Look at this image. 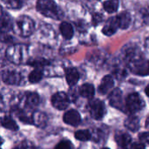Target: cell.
Returning <instances> with one entry per match:
<instances>
[{"mask_svg":"<svg viewBox=\"0 0 149 149\" xmlns=\"http://www.w3.org/2000/svg\"><path fill=\"white\" fill-rule=\"evenodd\" d=\"M37 10L44 16L53 18L60 19L62 13L55 2L50 0H40L37 3Z\"/></svg>","mask_w":149,"mask_h":149,"instance_id":"6da1fadb","label":"cell"},{"mask_svg":"<svg viewBox=\"0 0 149 149\" xmlns=\"http://www.w3.org/2000/svg\"><path fill=\"white\" fill-rule=\"evenodd\" d=\"M75 138L79 141H89L92 137L91 135V133L88 131V130H79L75 133L74 134Z\"/></svg>","mask_w":149,"mask_h":149,"instance_id":"d4e9b609","label":"cell"},{"mask_svg":"<svg viewBox=\"0 0 149 149\" xmlns=\"http://www.w3.org/2000/svg\"><path fill=\"white\" fill-rule=\"evenodd\" d=\"M103 149H109V148H103Z\"/></svg>","mask_w":149,"mask_h":149,"instance_id":"e575fe53","label":"cell"},{"mask_svg":"<svg viewBox=\"0 0 149 149\" xmlns=\"http://www.w3.org/2000/svg\"><path fill=\"white\" fill-rule=\"evenodd\" d=\"M118 28H119V25L117 23V19H116V17H114L108 19V21L106 23L102 30V32L107 36H111L116 32Z\"/></svg>","mask_w":149,"mask_h":149,"instance_id":"7c38bea8","label":"cell"},{"mask_svg":"<svg viewBox=\"0 0 149 149\" xmlns=\"http://www.w3.org/2000/svg\"><path fill=\"white\" fill-rule=\"evenodd\" d=\"M131 149H145V147L141 143H134L131 147Z\"/></svg>","mask_w":149,"mask_h":149,"instance_id":"1f68e13d","label":"cell"},{"mask_svg":"<svg viewBox=\"0 0 149 149\" xmlns=\"http://www.w3.org/2000/svg\"><path fill=\"white\" fill-rule=\"evenodd\" d=\"M59 30H60V32L61 34L63 35V37L66 39H70L72 38L73 36V28L72 26L67 23V22H63L60 24V26H59Z\"/></svg>","mask_w":149,"mask_h":149,"instance_id":"d6986e66","label":"cell"},{"mask_svg":"<svg viewBox=\"0 0 149 149\" xmlns=\"http://www.w3.org/2000/svg\"><path fill=\"white\" fill-rule=\"evenodd\" d=\"M121 149H125V148H121Z\"/></svg>","mask_w":149,"mask_h":149,"instance_id":"d590c367","label":"cell"},{"mask_svg":"<svg viewBox=\"0 0 149 149\" xmlns=\"http://www.w3.org/2000/svg\"><path fill=\"white\" fill-rule=\"evenodd\" d=\"M72 144L69 141H62L58 144L56 145L54 149H72Z\"/></svg>","mask_w":149,"mask_h":149,"instance_id":"4316f807","label":"cell"},{"mask_svg":"<svg viewBox=\"0 0 149 149\" xmlns=\"http://www.w3.org/2000/svg\"><path fill=\"white\" fill-rule=\"evenodd\" d=\"M113 77L110 75H107L102 79L100 85L98 88V91L100 94H106L113 88Z\"/></svg>","mask_w":149,"mask_h":149,"instance_id":"8fae6325","label":"cell"},{"mask_svg":"<svg viewBox=\"0 0 149 149\" xmlns=\"http://www.w3.org/2000/svg\"><path fill=\"white\" fill-rule=\"evenodd\" d=\"M38 102H39V97H38V93H29L26 95V98H25V105H26V107H28L30 108L35 107L38 106Z\"/></svg>","mask_w":149,"mask_h":149,"instance_id":"44dd1931","label":"cell"},{"mask_svg":"<svg viewBox=\"0 0 149 149\" xmlns=\"http://www.w3.org/2000/svg\"><path fill=\"white\" fill-rule=\"evenodd\" d=\"M139 138H140L141 141L149 144V133H141L139 135Z\"/></svg>","mask_w":149,"mask_h":149,"instance_id":"f1b7e54d","label":"cell"},{"mask_svg":"<svg viewBox=\"0 0 149 149\" xmlns=\"http://www.w3.org/2000/svg\"><path fill=\"white\" fill-rule=\"evenodd\" d=\"M42 78L43 72L39 69H35L29 74V81L31 83H38L42 79Z\"/></svg>","mask_w":149,"mask_h":149,"instance_id":"cb8c5ba5","label":"cell"},{"mask_svg":"<svg viewBox=\"0 0 149 149\" xmlns=\"http://www.w3.org/2000/svg\"><path fill=\"white\" fill-rule=\"evenodd\" d=\"M21 75L12 70H7L2 72V79L8 85H17L21 82Z\"/></svg>","mask_w":149,"mask_h":149,"instance_id":"ba28073f","label":"cell"},{"mask_svg":"<svg viewBox=\"0 0 149 149\" xmlns=\"http://www.w3.org/2000/svg\"><path fill=\"white\" fill-rule=\"evenodd\" d=\"M12 28V20L8 14L2 10L1 14V30L2 32L8 31Z\"/></svg>","mask_w":149,"mask_h":149,"instance_id":"ac0fdd59","label":"cell"},{"mask_svg":"<svg viewBox=\"0 0 149 149\" xmlns=\"http://www.w3.org/2000/svg\"><path fill=\"white\" fill-rule=\"evenodd\" d=\"M69 98L66 93L59 92L52 97V104L58 110H65L69 105Z\"/></svg>","mask_w":149,"mask_h":149,"instance_id":"52a82bcc","label":"cell"},{"mask_svg":"<svg viewBox=\"0 0 149 149\" xmlns=\"http://www.w3.org/2000/svg\"><path fill=\"white\" fill-rule=\"evenodd\" d=\"M109 103L112 107L124 110L123 108V99H122V92L120 89L116 88L114 89L112 93L109 96Z\"/></svg>","mask_w":149,"mask_h":149,"instance_id":"9c48e42d","label":"cell"},{"mask_svg":"<svg viewBox=\"0 0 149 149\" xmlns=\"http://www.w3.org/2000/svg\"><path fill=\"white\" fill-rule=\"evenodd\" d=\"M131 70L139 75H148L149 74V61L143 58L135 59L131 63Z\"/></svg>","mask_w":149,"mask_h":149,"instance_id":"8992f818","label":"cell"},{"mask_svg":"<svg viewBox=\"0 0 149 149\" xmlns=\"http://www.w3.org/2000/svg\"><path fill=\"white\" fill-rule=\"evenodd\" d=\"M125 126L130 131L136 132L140 128V120L136 116H130L125 120Z\"/></svg>","mask_w":149,"mask_h":149,"instance_id":"e0dca14e","label":"cell"},{"mask_svg":"<svg viewBox=\"0 0 149 149\" xmlns=\"http://www.w3.org/2000/svg\"><path fill=\"white\" fill-rule=\"evenodd\" d=\"M114 139H115V141L117 142V144L120 147H121L122 148H125L132 141L131 136L128 134L124 133V132H117L115 134Z\"/></svg>","mask_w":149,"mask_h":149,"instance_id":"4fadbf2b","label":"cell"},{"mask_svg":"<svg viewBox=\"0 0 149 149\" xmlns=\"http://www.w3.org/2000/svg\"><path fill=\"white\" fill-rule=\"evenodd\" d=\"M13 149H36V148L31 141H24L21 142L17 147H16Z\"/></svg>","mask_w":149,"mask_h":149,"instance_id":"83f0119b","label":"cell"},{"mask_svg":"<svg viewBox=\"0 0 149 149\" xmlns=\"http://www.w3.org/2000/svg\"><path fill=\"white\" fill-rule=\"evenodd\" d=\"M25 47L21 45H10L6 50V57L7 58L14 63V64H20L23 61L24 56Z\"/></svg>","mask_w":149,"mask_h":149,"instance_id":"7a4b0ae2","label":"cell"},{"mask_svg":"<svg viewBox=\"0 0 149 149\" xmlns=\"http://www.w3.org/2000/svg\"><path fill=\"white\" fill-rule=\"evenodd\" d=\"M101 20H102V16H101L100 13L95 14V15L93 16V24H99Z\"/></svg>","mask_w":149,"mask_h":149,"instance_id":"4dcf8cb0","label":"cell"},{"mask_svg":"<svg viewBox=\"0 0 149 149\" xmlns=\"http://www.w3.org/2000/svg\"><path fill=\"white\" fill-rule=\"evenodd\" d=\"M10 9H19L23 5L22 1H17V0H11V1H5L3 2Z\"/></svg>","mask_w":149,"mask_h":149,"instance_id":"484cf974","label":"cell"},{"mask_svg":"<svg viewBox=\"0 0 149 149\" xmlns=\"http://www.w3.org/2000/svg\"><path fill=\"white\" fill-rule=\"evenodd\" d=\"M116 19H117L119 27L121 29H127L130 25L131 16H130L129 12H127V11H124V12H121L120 14H119L116 17Z\"/></svg>","mask_w":149,"mask_h":149,"instance_id":"5bb4252c","label":"cell"},{"mask_svg":"<svg viewBox=\"0 0 149 149\" xmlns=\"http://www.w3.org/2000/svg\"><path fill=\"white\" fill-rule=\"evenodd\" d=\"M145 93H146V94H147V96L149 97V85L146 87V89H145Z\"/></svg>","mask_w":149,"mask_h":149,"instance_id":"d6a6232c","label":"cell"},{"mask_svg":"<svg viewBox=\"0 0 149 149\" xmlns=\"http://www.w3.org/2000/svg\"><path fill=\"white\" fill-rule=\"evenodd\" d=\"M88 107L90 114L94 120H101L106 113L105 105L100 100H93L89 103Z\"/></svg>","mask_w":149,"mask_h":149,"instance_id":"5b68a950","label":"cell"},{"mask_svg":"<svg viewBox=\"0 0 149 149\" xmlns=\"http://www.w3.org/2000/svg\"><path fill=\"white\" fill-rule=\"evenodd\" d=\"M94 86L92 84L86 83L80 86L79 88V93L82 97L86 98V99H91L94 95Z\"/></svg>","mask_w":149,"mask_h":149,"instance_id":"2e32d148","label":"cell"},{"mask_svg":"<svg viewBox=\"0 0 149 149\" xmlns=\"http://www.w3.org/2000/svg\"><path fill=\"white\" fill-rule=\"evenodd\" d=\"M146 127L149 129V117L147 119V121H146Z\"/></svg>","mask_w":149,"mask_h":149,"instance_id":"836d02e7","label":"cell"},{"mask_svg":"<svg viewBox=\"0 0 149 149\" xmlns=\"http://www.w3.org/2000/svg\"><path fill=\"white\" fill-rule=\"evenodd\" d=\"M29 64H30L31 65H33V66H41V65H47V61H45V60H44V59H41V60H35V61L30 62Z\"/></svg>","mask_w":149,"mask_h":149,"instance_id":"f546056e","label":"cell"},{"mask_svg":"<svg viewBox=\"0 0 149 149\" xmlns=\"http://www.w3.org/2000/svg\"><path fill=\"white\" fill-rule=\"evenodd\" d=\"M31 120H32V123L35 126L39 127H45L47 122V117L45 116V114L43 113H39V112H36L33 114V117Z\"/></svg>","mask_w":149,"mask_h":149,"instance_id":"ffe728a7","label":"cell"},{"mask_svg":"<svg viewBox=\"0 0 149 149\" xmlns=\"http://www.w3.org/2000/svg\"><path fill=\"white\" fill-rule=\"evenodd\" d=\"M65 78L69 86H74L79 79V74L75 68H67L65 70Z\"/></svg>","mask_w":149,"mask_h":149,"instance_id":"9a60e30c","label":"cell"},{"mask_svg":"<svg viewBox=\"0 0 149 149\" xmlns=\"http://www.w3.org/2000/svg\"><path fill=\"white\" fill-rule=\"evenodd\" d=\"M127 105V110L130 112L131 113H137L141 110H142L145 107V102L142 100V98L136 93H131L127 98L126 101Z\"/></svg>","mask_w":149,"mask_h":149,"instance_id":"3957f363","label":"cell"},{"mask_svg":"<svg viewBox=\"0 0 149 149\" xmlns=\"http://www.w3.org/2000/svg\"><path fill=\"white\" fill-rule=\"evenodd\" d=\"M103 7L105 9L106 11L109 12V13H113L115 11H117L118 7H119V2L115 1V0H112V1H106L103 3Z\"/></svg>","mask_w":149,"mask_h":149,"instance_id":"603a6c76","label":"cell"},{"mask_svg":"<svg viewBox=\"0 0 149 149\" xmlns=\"http://www.w3.org/2000/svg\"><path fill=\"white\" fill-rule=\"evenodd\" d=\"M1 123L2 126L9 130L11 131H17L18 130V126L17 125V123L10 117V116H4L2 118L1 120Z\"/></svg>","mask_w":149,"mask_h":149,"instance_id":"7402d4cb","label":"cell"},{"mask_svg":"<svg viewBox=\"0 0 149 149\" xmlns=\"http://www.w3.org/2000/svg\"><path fill=\"white\" fill-rule=\"evenodd\" d=\"M63 120H64L65 124H68V125L72 126V127H76L80 123L81 117H80V114L79 113L78 111L72 109L64 114Z\"/></svg>","mask_w":149,"mask_h":149,"instance_id":"30bf717a","label":"cell"},{"mask_svg":"<svg viewBox=\"0 0 149 149\" xmlns=\"http://www.w3.org/2000/svg\"><path fill=\"white\" fill-rule=\"evenodd\" d=\"M17 24L19 32L23 37H29L33 32L35 28L34 21L27 16H22L18 17L17 21Z\"/></svg>","mask_w":149,"mask_h":149,"instance_id":"277c9868","label":"cell"}]
</instances>
